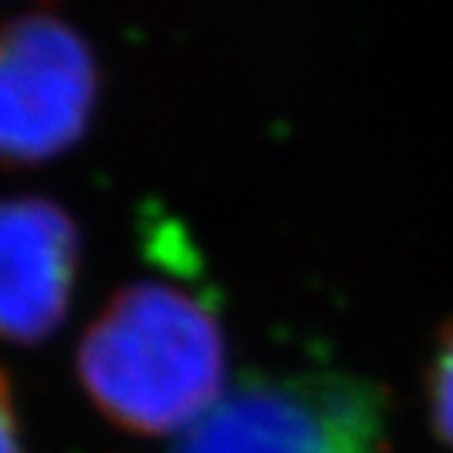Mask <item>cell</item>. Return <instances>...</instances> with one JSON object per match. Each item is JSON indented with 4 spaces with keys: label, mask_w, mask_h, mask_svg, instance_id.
Returning <instances> with one entry per match:
<instances>
[{
    "label": "cell",
    "mask_w": 453,
    "mask_h": 453,
    "mask_svg": "<svg viewBox=\"0 0 453 453\" xmlns=\"http://www.w3.org/2000/svg\"><path fill=\"white\" fill-rule=\"evenodd\" d=\"M85 396L133 434H183L224 396L226 340L205 299L164 280L127 283L85 327Z\"/></svg>",
    "instance_id": "cell-1"
},
{
    "label": "cell",
    "mask_w": 453,
    "mask_h": 453,
    "mask_svg": "<svg viewBox=\"0 0 453 453\" xmlns=\"http://www.w3.org/2000/svg\"><path fill=\"white\" fill-rule=\"evenodd\" d=\"M170 453H394L381 381L337 368L249 375Z\"/></svg>",
    "instance_id": "cell-2"
},
{
    "label": "cell",
    "mask_w": 453,
    "mask_h": 453,
    "mask_svg": "<svg viewBox=\"0 0 453 453\" xmlns=\"http://www.w3.org/2000/svg\"><path fill=\"white\" fill-rule=\"evenodd\" d=\"M101 73L82 32L54 13L0 26V164L26 167L64 155L85 135Z\"/></svg>",
    "instance_id": "cell-3"
},
{
    "label": "cell",
    "mask_w": 453,
    "mask_h": 453,
    "mask_svg": "<svg viewBox=\"0 0 453 453\" xmlns=\"http://www.w3.org/2000/svg\"><path fill=\"white\" fill-rule=\"evenodd\" d=\"M79 226L50 198H0V340L42 343L64 325L79 277Z\"/></svg>",
    "instance_id": "cell-4"
},
{
    "label": "cell",
    "mask_w": 453,
    "mask_h": 453,
    "mask_svg": "<svg viewBox=\"0 0 453 453\" xmlns=\"http://www.w3.org/2000/svg\"><path fill=\"white\" fill-rule=\"evenodd\" d=\"M425 390H428V418L434 434L453 450V321L444 325L438 337Z\"/></svg>",
    "instance_id": "cell-5"
},
{
    "label": "cell",
    "mask_w": 453,
    "mask_h": 453,
    "mask_svg": "<svg viewBox=\"0 0 453 453\" xmlns=\"http://www.w3.org/2000/svg\"><path fill=\"white\" fill-rule=\"evenodd\" d=\"M0 453H26L19 434V416H16V396L7 372L0 368Z\"/></svg>",
    "instance_id": "cell-6"
}]
</instances>
